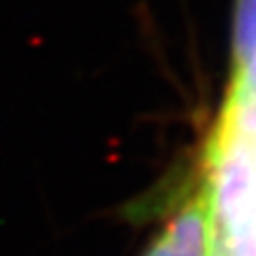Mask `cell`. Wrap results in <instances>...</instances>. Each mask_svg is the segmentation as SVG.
Listing matches in <instances>:
<instances>
[{
	"mask_svg": "<svg viewBox=\"0 0 256 256\" xmlns=\"http://www.w3.org/2000/svg\"><path fill=\"white\" fill-rule=\"evenodd\" d=\"M143 256H210L207 214L201 192H194L166 222Z\"/></svg>",
	"mask_w": 256,
	"mask_h": 256,
	"instance_id": "7a4b0ae2",
	"label": "cell"
},
{
	"mask_svg": "<svg viewBox=\"0 0 256 256\" xmlns=\"http://www.w3.org/2000/svg\"><path fill=\"white\" fill-rule=\"evenodd\" d=\"M256 52V0H235L233 24V68Z\"/></svg>",
	"mask_w": 256,
	"mask_h": 256,
	"instance_id": "3957f363",
	"label": "cell"
},
{
	"mask_svg": "<svg viewBox=\"0 0 256 256\" xmlns=\"http://www.w3.org/2000/svg\"><path fill=\"white\" fill-rule=\"evenodd\" d=\"M210 256H256V146L214 128L198 188Z\"/></svg>",
	"mask_w": 256,
	"mask_h": 256,
	"instance_id": "6da1fadb",
	"label": "cell"
},
{
	"mask_svg": "<svg viewBox=\"0 0 256 256\" xmlns=\"http://www.w3.org/2000/svg\"><path fill=\"white\" fill-rule=\"evenodd\" d=\"M256 92V52L242 66L233 68V79L228 84L226 94H254Z\"/></svg>",
	"mask_w": 256,
	"mask_h": 256,
	"instance_id": "277c9868",
	"label": "cell"
}]
</instances>
